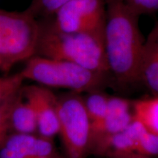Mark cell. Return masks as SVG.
<instances>
[{
    "mask_svg": "<svg viewBox=\"0 0 158 158\" xmlns=\"http://www.w3.org/2000/svg\"><path fill=\"white\" fill-rule=\"evenodd\" d=\"M70 0H32L29 8V11L37 17L51 16L56 13V11L63 5Z\"/></svg>",
    "mask_w": 158,
    "mask_h": 158,
    "instance_id": "cell-17",
    "label": "cell"
},
{
    "mask_svg": "<svg viewBox=\"0 0 158 158\" xmlns=\"http://www.w3.org/2000/svg\"><path fill=\"white\" fill-rule=\"evenodd\" d=\"M134 119L150 133L158 135V97L132 101Z\"/></svg>",
    "mask_w": 158,
    "mask_h": 158,
    "instance_id": "cell-13",
    "label": "cell"
},
{
    "mask_svg": "<svg viewBox=\"0 0 158 158\" xmlns=\"http://www.w3.org/2000/svg\"><path fill=\"white\" fill-rule=\"evenodd\" d=\"M11 128L15 133L33 135L37 134V119L34 110L23 98L21 92L17 98L10 114Z\"/></svg>",
    "mask_w": 158,
    "mask_h": 158,
    "instance_id": "cell-12",
    "label": "cell"
},
{
    "mask_svg": "<svg viewBox=\"0 0 158 158\" xmlns=\"http://www.w3.org/2000/svg\"><path fill=\"white\" fill-rule=\"evenodd\" d=\"M133 120L132 101L120 97L110 96L106 115L100 121L92 124L91 149L105 138L124 130Z\"/></svg>",
    "mask_w": 158,
    "mask_h": 158,
    "instance_id": "cell-9",
    "label": "cell"
},
{
    "mask_svg": "<svg viewBox=\"0 0 158 158\" xmlns=\"http://www.w3.org/2000/svg\"><path fill=\"white\" fill-rule=\"evenodd\" d=\"M35 56L70 62L88 70L108 74L104 37L93 33H64L41 24Z\"/></svg>",
    "mask_w": 158,
    "mask_h": 158,
    "instance_id": "cell-2",
    "label": "cell"
},
{
    "mask_svg": "<svg viewBox=\"0 0 158 158\" xmlns=\"http://www.w3.org/2000/svg\"><path fill=\"white\" fill-rule=\"evenodd\" d=\"M59 135L66 158H86L92 146V122L83 96L70 92L58 98Z\"/></svg>",
    "mask_w": 158,
    "mask_h": 158,
    "instance_id": "cell-5",
    "label": "cell"
},
{
    "mask_svg": "<svg viewBox=\"0 0 158 158\" xmlns=\"http://www.w3.org/2000/svg\"><path fill=\"white\" fill-rule=\"evenodd\" d=\"M24 81L21 72L13 76L0 77V106L21 89Z\"/></svg>",
    "mask_w": 158,
    "mask_h": 158,
    "instance_id": "cell-16",
    "label": "cell"
},
{
    "mask_svg": "<svg viewBox=\"0 0 158 158\" xmlns=\"http://www.w3.org/2000/svg\"><path fill=\"white\" fill-rule=\"evenodd\" d=\"M121 158H153V157H146V156H142V155H131V156H127V157H121Z\"/></svg>",
    "mask_w": 158,
    "mask_h": 158,
    "instance_id": "cell-20",
    "label": "cell"
},
{
    "mask_svg": "<svg viewBox=\"0 0 158 158\" xmlns=\"http://www.w3.org/2000/svg\"><path fill=\"white\" fill-rule=\"evenodd\" d=\"M137 155L155 157L158 156V135L147 130L141 136L137 149Z\"/></svg>",
    "mask_w": 158,
    "mask_h": 158,
    "instance_id": "cell-18",
    "label": "cell"
},
{
    "mask_svg": "<svg viewBox=\"0 0 158 158\" xmlns=\"http://www.w3.org/2000/svg\"><path fill=\"white\" fill-rule=\"evenodd\" d=\"M104 49L108 74L118 84L139 83L138 74L144 40L139 15L124 0H105Z\"/></svg>",
    "mask_w": 158,
    "mask_h": 158,
    "instance_id": "cell-1",
    "label": "cell"
},
{
    "mask_svg": "<svg viewBox=\"0 0 158 158\" xmlns=\"http://www.w3.org/2000/svg\"><path fill=\"white\" fill-rule=\"evenodd\" d=\"M146 129L134 119L127 128L99 142L90 154L106 158H121L137 155L139 141Z\"/></svg>",
    "mask_w": 158,
    "mask_h": 158,
    "instance_id": "cell-10",
    "label": "cell"
},
{
    "mask_svg": "<svg viewBox=\"0 0 158 158\" xmlns=\"http://www.w3.org/2000/svg\"><path fill=\"white\" fill-rule=\"evenodd\" d=\"M109 98L101 90L93 91L83 96L85 108L92 124L100 121L106 115Z\"/></svg>",
    "mask_w": 158,
    "mask_h": 158,
    "instance_id": "cell-14",
    "label": "cell"
},
{
    "mask_svg": "<svg viewBox=\"0 0 158 158\" xmlns=\"http://www.w3.org/2000/svg\"><path fill=\"white\" fill-rule=\"evenodd\" d=\"M124 1L139 16L158 12V0H124Z\"/></svg>",
    "mask_w": 158,
    "mask_h": 158,
    "instance_id": "cell-19",
    "label": "cell"
},
{
    "mask_svg": "<svg viewBox=\"0 0 158 158\" xmlns=\"http://www.w3.org/2000/svg\"><path fill=\"white\" fill-rule=\"evenodd\" d=\"M21 90L12 96L8 100L0 106V148L5 143L9 137L10 130L12 129L10 124V114L13 106L19 98Z\"/></svg>",
    "mask_w": 158,
    "mask_h": 158,
    "instance_id": "cell-15",
    "label": "cell"
},
{
    "mask_svg": "<svg viewBox=\"0 0 158 158\" xmlns=\"http://www.w3.org/2000/svg\"><path fill=\"white\" fill-rule=\"evenodd\" d=\"M21 94L35 111L37 135L53 140L59 135L58 98L49 88L38 84L21 88Z\"/></svg>",
    "mask_w": 158,
    "mask_h": 158,
    "instance_id": "cell-7",
    "label": "cell"
},
{
    "mask_svg": "<svg viewBox=\"0 0 158 158\" xmlns=\"http://www.w3.org/2000/svg\"><path fill=\"white\" fill-rule=\"evenodd\" d=\"M40 26L28 9L0 10V70L7 72L20 62L36 55Z\"/></svg>",
    "mask_w": 158,
    "mask_h": 158,
    "instance_id": "cell-4",
    "label": "cell"
},
{
    "mask_svg": "<svg viewBox=\"0 0 158 158\" xmlns=\"http://www.w3.org/2000/svg\"><path fill=\"white\" fill-rule=\"evenodd\" d=\"M21 73L25 80L45 87L66 89L78 94L101 90L109 76L74 63L40 56L29 59Z\"/></svg>",
    "mask_w": 158,
    "mask_h": 158,
    "instance_id": "cell-3",
    "label": "cell"
},
{
    "mask_svg": "<svg viewBox=\"0 0 158 158\" xmlns=\"http://www.w3.org/2000/svg\"><path fill=\"white\" fill-rule=\"evenodd\" d=\"M138 81L158 97V21L144 40Z\"/></svg>",
    "mask_w": 158,
    "mask_h": 158,
    "instance_id": "cell-11",
    "label": "cell"
},
{
    "mask_svg": "<svg viewBox=\"0 0 158 158\" xmlns=\"http://www.w3.org/2000/svg\"><path fill=\"white\" fill-rule=\"evenodd\" d=\"M0 158H66L51 139L33 134H10L0 148Z\"/></svg>",
    "mask_w": 158,
    "mask_h": 158,
    "instance_id": "cell-8",
    "label": "cell"
},
{
    "mask_svg": "<svg viewBox=\"0 0 158 158\" xmlns=\"http://www.w3.org/2000/svg\"><path fill=\"white\" fill-rule=\"evenodd\" d=\"M51 24L64 33L104 34L105 0H70L56 11Z\"/></svg>",
    "mask_w": 158,
    "mask_h": 158,
    "instance_id": "cell-6",
    "label": "cell"
}]
</instances>
